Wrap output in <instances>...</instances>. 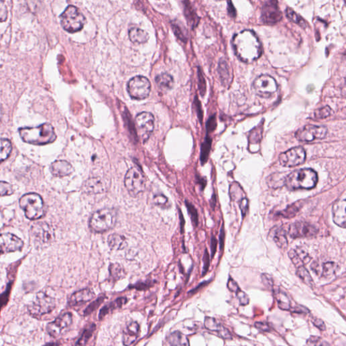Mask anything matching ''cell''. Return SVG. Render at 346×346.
<instances>
[{
	"label": "cell",
	"instance_id": "1",
	"mask_svg": "<svg viewBox=\"0 0 346 346\" xmlns=\"http://www.w3.org/2000/svg\"><path fill=\"white\" fill-rule=\"evenodd\" d=\"M236 56L245 63L258 59L262 54V45L258 36L251 30H244L236 34L232 41Z\"/></svg>",
	"mask_w": 346,
	"mask_h": 346
},
{
	"label": "cell",
	"instance_id": "2",
	"mask_svg": "<svg viewBox=\"0 0 346 346\" xmlns=\"http://www.w3.org/2000/svg\"><path fill=\"white\" fill-rule=\"evenodd\" d=\"M18 133L24 142L35 145H43L54 142L56 135L52 124L43 123L35 127H23Z\"/></svg>",
	"mask_w": 346,
	"mask_h": 346
},
{
	"label": "cell",
	"instance_id": "3",
	"mask_svg": "<svg viewBox=\"0 0 346 346\" xmlns=\"http://www.w3.org/2000/svg\"><path fill=\"white\" fill-rule=\"evenodd\" d=\"M318 182L317 173L311 168H303L292 172L286 177L285 185L289 190H311Z\"/></svg>",
	"mask_w": 346,
	"mask_h": 346
},
{
	"label": "cell",
	"instance_id": "4",
	"mask_svg": "<svg viewBox=\"0 0 346 346\" xmlns=\"http://www.w3.org/2000/svg\"><path fill=\"white\" fill-rule=\"evenodd\" d=\"M19 205L29 220H39L44 216V202L40 195L35 193L24 194L20 198Z\"/></svg>",
	"mask_w": 346,
	"mask_h": 346
},
{
	"label": "cell",
	"instance_id": "5",
	"mask_svg": "<svg viewBox=\"0 0 346 346\" xmlns=\"http://www.w3.org/2000/svg\"><path fill=\"white\" fill-rule=\"evenodd\" d=\"M117 221V213L114 209H103L95 212L90 220V228L92 231L102 233L112 230Z\"/></svg>",
	"mask_w": 346,
	"mask_h": 346
},
{
	"label": "cell",
	"instance_id": "6",
	"mask_svg": "<svg viewBox=\"0 0 346 346\" xmlns=\"http://www.w3.org/2000/svg\"><path fill=\"white\" fill-rule=\"evenodd\" d=\"M63 29L69 33H76L83 29L86 19L77 7L69 5L60 16Z\"/></svg>",
	"mask_w": 346,
	"mask_h": 346
},
{
	"label": "cell",
	"instance_id": "7",
	"mask_svg": "<svg viewBox=\"0 0 346 346\" xmlns=\"http://www.w3.org/2000/svg\"><path fill=\"white\" fill-rule=\"evenodd\" d=\"M56 300L45 292H40L36 295L33 302L28 306L31 315L35 317L50 313L56 308Z\"/></svg>",
	"mask_w": 346,
	"mask_h": 346
},
{
	"label": "cell",
	"instance_id": "8",
	"mask_svg": "<svg viewBox=\"0 0 346 346\" xmlns=\"http://www.w3.org/2000/svg\"><path fill=\"white\" fill-rule=\"evenodd\" d=\"M124 185L130 196L136 197L144 192L146 180L139 168L133 167L128 170L126 174Z\"/></svg>",
	"mask_w": 346,
	"mask_h": 346
},
{
	"label": "cell",
	"instance_id": "9",
	"mask_svg": "<svg viewBox=\"0 0 346 346\" xmlns=\"http://www.w3.org/2000/svg\"><path fill=\"white\" fill-rule=\"evenodd\" d=\"M126 89L132 99L142 100L150 94L151 84L146 77L136 76L128 81Z\"/></svg>",
	"mask_w": 346,
	"mask_h": 346
},
{
	"label": "cell",
	"instance_id": "10",
	"mask_svg": "<svg viewBox=\"0 0 346 346\" xmlns=\"http://www.w3.org/2000/svg\"><path fill=\"white\" fill-rule=\"evenodd\" d=\"M252 87L257 95L264 98L271 97L278 89L277 81L268 75H262L257 77Z\"/></svg>",
	"mask_w": 346,
	"mask_h": 346
},
{
	"label": "cell",
	"instance_id": "11",
	"mask_svg": "<svg viewBox=\"0 0 346 346\" xmlns=\"http://www.w3.org/2000/svg\"><path fill=\"white\" fill-rule=\"evenodd\" d=\"M135 124L137 134L143 142L150 137L154 128V117L150 113L143 112L137 115Z\"/></svg>",
	"mask_w": 346,
	"mask_h": 346
},
{
	"label": "cell",
	"instance_id": "12",
	"mask_svg": "<svg viewBox=\"0 0 346 346\" xmlns=\"http://www.w3.org/2000/svg\"><path fill=\"white\" fill-rule=\"evenodd\" d=\"M73 324L71 313H64L56 318V320L47 325L46 330L52 338H58L65 334Z\"/></svg>",
	"mask_w": 346,
	"mask_h": 346
},
{
	"label": "cell",
	"instance_id": "13",
	"mask_svg": "<svg viewBox=\"0 0 346 346\" xmlns=\"http://www.w3.org/2000/svg\"><path fill=\"white\" fill-rule=\"evenodd\" d=\"M327 133V128L323 126L308 124L297 130L296 137L303 142H311L316 139H322Z\"/></svg>",
	"mask_w": 346,
	"mask_h": 346
},
{
	"label": "cell",
	"instance_id": "14",
	"mask_svg": "<svg viewBox=\"0 0 346 346\" xmlns=\"http://www.w3.org/2000/svg\"><path fill=\"white\" fill-rule=\"evenodd\" d=\"M305 149L296 147L282 153L279 156V162L285 167H294L303 164L306 160Z\"/></svg>",
	"mask_w": 346,
	"mask_h": 346
},
{
	"label": "cell",
	"instance_id": "15",
	"mask_svg": "<svg viewBox=\"0 0 346 346\" xmlns=\"http://www.w3.org/2000/svg\"><path fill=\"white\" fill-rule=\"evenodd\" d=\"M31 232L35 242L40 244L51 243L55 238L52 229L45 222L34 223L31 226Z\"/></svg>",
	"mask_w": 346,
	"mask_h": 346
},
{
	"label": "cell",
	"instance_id": "16",
	"mask_svg": "<svg viewBox=\"0 0 346 346\" xmlns=\"http://www.w3.org/2000/svg\"><path fill=\"white\" fill-rule=\"evenodd\" d=\"M262 20L264 23L273 24L280 21L282 14L279 8L277 0H266L262 9Z\"/></svg>",
	"mask_w": 346,
	"mask_h": 346
},
{
	"label": "cell",
	"instance_id": "17",
	"mask_svg": "<svg viewBox=\"0 0 346 346\" xmlns=\"http://www.w3.org/2000/svg\"><path fill=\"white\" fill-rule=\"evenodd\" d=\"M0 246H1V254H4L21 250L24 246V242L14 234L6 232L1 235Z\"/></svg>",
	"mask_w": 346,
	"mask_h": 346
},
{
	"label": "cell",
	"instance_id": "18",
	"mask_svg": "<svg viewBox=\"0 0 346 346\" xmlns=\"http://www.w3.org/2000/svg\"><path fill=\"white\" fill-rule=\"evenodd\" d=\"M317 231V229L313 225L302 221L293 223L289 228V235L293 238L311 237Z\"/></svg>",
	"mask_w": 346,
	"mask_h": 346
},
{
	"label": "cell",
	"instance_id": "19",
	"mask_svg": "<svg viewBox=\"0 0 346 346\" xmlns=\"http://www.w3.org/2000/svg\"><path fill=\"white\" fill-rule=\"evenodd\" d=\"M332 214L337 226L346 228V200L337 202L333 207Z\"/></svg>",
	"mask_w": 346,
	"mask_h": 346
},
{
	"label": "cell",
	"instance_id": "20",
	"mask_svg": "<svg viewBox=\"0 0 346 346\" xmlns=\"http://www.w3.org/2000/svg\"><path fill=\"white\" fill-rule=\"evenodd\" d=\"M204 326L208 330L217 332L221 338L225 340L231 339L232 336L228 329L223 326L216 319L207 317L204 321Z\"/></svg>",
	"mask_w": 346,
	"mask_h": 346
},
{
	"label": "cell",
	"instance_id": "21",
	"mask_svg": "<svg viewBox=\"0 0 346 346\" xmlns=\"http://www.w3.org/2000/svg\"><path fill=\"white\" fill-rule=\"evenodd\" d=\"M50 171L55 177H65L73 173V168L65 160H57L51 164Z\"/></svg>",
	"mask_w": 346,
	"mask_h": 346
},
{
	"label": "cell",
	"instance_id": "22",
	"mask_svg": "<svg viewBox=\"0 0 346 346\" xmlns=\"http://www.w3.org/2000/svg\"><path fill=\"white\" fill-rule=\"evenodd\" d=\"M139 325L137 322H131L126 327L122 336V342L124 345L130 346L135 343L139 336Z\"/></svg>",
	"mask_w": 346,
	"mask_h": 346
},
{
	"label": "cell",
	"instance_id": "23",
	"mask_svg": "<svg viewBox=\"0 0 346 346\" xmlns=\"http://www.w3.org/2000/svg\"><path fill=\"white\" fill-rule=\"evenodd\" d=\"M95 297V294L90 289H84L74 293L69 299V304L73 306L90 302Z\"/></svg>",
	"mask_w": 346,
	"mask_h": 346
},
{
	"label": "cell",
	"instance_id": "24",
	"mask_svg": "<svg viewBox=\"0 0 346 346\" xmlns=\"http://www.w3.org/2000/svg\"><path fill=\"white\" fill-rule=\"evenodd\" d=\"M289 258L292 260L293 263L295 265L300 266H303L304 264L308 263L310 261L309 255L303 249L296 248L291 249L289 251Z\"/></svg>",
	"mask_w": 346,
	"mask_h": 346
},
{
	"label": "cell",
	"instance_id": "25",
	"mask_svg": "<svg viewBox=\"0 0 346 346\" xmlns=\"http://www.w3.org/2000/svg\"><path fill=\"white\" fill-rule=\"evenodd\" d=\"M84 191L88 194H102L107 191V186L100 179H91L86 181L84 185Z\"/></svg>",
	"mask_w": 346,
	"mask_h": 346
},
{
	"label": "cell",
	"instance_id": "26",
	"mask_svg": "<svg viewBox=\"0 0 346 346\" xmlns=\"http://www.w3.org/2000/svg\"><path fill=\"white\" fill-rule=\"evenodd\" d=\"M108 243L112 250H122L127 246V242L123 235L118 233L111 234L108 237Z\"/></svg>",
	"mask_w": 346,
	"mask_h": 346
},
{
	"label": "cell",
	"instance_id": "27",
	"mask_svg": "<svg viewBox=\"0 0 346 346\" xmlns=\"http://www.w3.org/2000/svg\"><path fill=\"white\" fill-rule=\"evenodd\" d=\"M156 83L159 89L164 92L171 90L174 86L173 77L168 73H162L156 77Z\"/></svg>",
	"mask_w": 346,
	"mask_h": 346
},
{
	"label": "cell",
	"instance_id": "28",
	"mask_svg": "<svg viewBox=\"0 0 346 346\" xmlns=\"http://www.w3.org/2000/svg\"><path fill=\"white\" fill-rule=\"evenodd\" d=\"M128 36L130 41L135 43H144L149 39L148 34L143 30L139 28H131L128 32Z\"/></svg>",
	"mask_w": 346,
	"mask_h": 346
},
{
	"label": "cell",
	"instance_id": "29",
	"mask_svg": "<svg viewBox=\"0 0 346 346\" xmlns=\"http://www.w3.org/2000/svg\"><path fill=\"white\" fill-rule=\"evenodd\" d=\"M168 344L171 346H189L188 338L179 332H175L168 335L166 338Z\"/></svg>",
	"mask_w": 346,
	"mask_h": 346
},
{
	"label": "cell",
	"instance_id": "30",
	"mask_svg": "<svg viewBox=\"0 0 346 346\" xmlns=\"http://www.w3.org/2000/svg\"><path fill=\"white\" fill-rule=\"evenodd\" d=\"M110 275L113 281H118L125 277V271L120 264H111L109 267Z\"/></svg>",
	"mask_w": 346,
	"mask_h": 346
},
{
	"label": "cell",
	"instance_id": "31",
	"mask_svg": "<svg viewBox=\"0 0 346 346\" xmlns=\"http://www.w3.org/2000/svg\"><path fill=\"white\" fill-rule=\"evenodd\" d=\"M274 241L276 244L281 249L286 248L287 247V239L286 232L282 228L278 229L274 232Z\"/></svg>",
	"mask_w": 346,
	"mask_h": 346
},
{
	"label": "cell",
	"instance_id": "32",
	"mask_svg": "<svg viewBox=\"0 0 346 346\" xmlns=\"http://www.w3.org/2000/svg\"><path fill=\"white\" fill-rule=\"evenodd\" d=\"M126 302V299L124 298H120L117 299L116 301L111 302L109 305L106 306L102 310L100 314V319H101L102 318L105 317L107 315L110 311H112L113 309H116V308H120L121 306L125 304Z\"/></svg>",
	"mask_w": 346,
	"mask_h": 346
},
{
	"label": "cell",
	"instance_id": "33",
	"mask_svg": "<svg viewBox=\"0 0 346 346\" xmlns=\"http://www.w3.org/2000/svg\"><path fill=\"white\" fill-rule=\"evenodd\" d=\"M12 152V145L8 139H1V152H0V160L1 162L6 160Z\"/></svg>",
	"mask_w": 346,
	"mask_h": 346
},
{
	"label": "cell",
	"instance_id": "34",
	"mask_svg": "<svg viewBox=\"0 0 346 346\" xmlns=\"http://www.w3.org/2000/svg\"><path fill=\"white\" fill-rule=\"evenodd\" d=\"M276 300L278 302V305L279 308L282 310H289L291 308L290 301H289L288 297L285 293L281 292H277L275 294Z\"/></svg>",
	"mask_w": 346,
	"mask_h": 346
},
{
	"label": "cell",
	"instance_id": "35",
	"mask_svg": "<svg viewBox=\"0 0 346 346\" xmlns=\"http://www.w3.org/2000/svg\"><path fill=\"white\" fill-rule=\"evenodd\" d=\"M185 14L188 22L192 26L196 25L198 22V16L196 12L193 10V7L189 3L188 0L185 1Z\"/></svg>",
	"mask_w": 346,
	"mask_h": 346
},
{
	"label": "cell",
	"instance_id": "36",
	"mask_svg": "<svg viewBox=\"0 0 346 346\" xmlns=\"http://www.w3.org/2000/svg\"><path fill=\"white\" fill-rule=\"evenodd\" d=\"M285 180H286V177L282 176L281 174H277V175H271L268 180V184L273 188H281V186L285 185Z\"/></svg>",
	"mask_w": 346,
	"mask_h": 346
},
{
	"label": "cell",
	"instance_id": "37",
	"mask_svg": "<svg viewBox=\"0 0 346 346\" xmlns=\"http://www.w3.org/2000/svg\"><path fill=\"white\" fill-rule=\"evenodd\" d=\"M297 275L298 277L302 280L303 282L305 283L306 284L310 285V286H313V280L312 279L311 275L308 273V270L304 267L303 266H300L298 267V271H297Z\"/></svg>",
	"mask_w": 346,
	"mask_h": 346
},
{
	"label": "cell",
	"instance_id": "38",
	"mask_svg": "<svg viewBox=\"0 0 346 346\" xmlns=\"http://www.w3.org/2000/svg\"><path fill=\"white\" fill-rule=\"evenodd\" d=\"M286 15L289 20H292L294 23L299 24L302 27H306V23L301 16L296 14L294 10L291 8H287L286 10Z\"/></svg>",
	"mask_w": 346,
	"mask_h": 346
},
{
	"label": "cell",
	"instance_id": "39",
	"mask_svg": "<svg viewBox=\"0 0 346 346\" xmlns=\"http://www.w3.org/2000/svg\"><path fill=\"white\" fill-rule=\"evenodd\" d=\"M185 204H186V207L188 210L189 215H190L191 219H192L193 224H194V227H198V221H198L197 210L196 209V208H195L192 204L189 203L188 202H186Z\"/></svg>",
	"mask_w": 346,
	"mask_h": 346
},
{
	"label": "cell",
	"instance_id": "40",
	"mask_svg": "<svg viewBox=\"0 0 346 346\" xmlns=\"http://www.w3.org/2000/svg\"><path fill=\"white\" fill-rule=\"evenodd\" d=\"M323 275L325 277H331L336 273L337 264L334 262H327L323 266Z\"/></svg>",
	"mask_w": 346,
	"mask_h": 346
},
{
	"label": "cell",
	"instance_id": "41",
	"mask_svg": "<svg viewBox=\"0 0 346 346\" xmlns=\"http://www.w3.org/2000/svg\"><path fill=\"white\" fill-rule=\"evenodd\" d=\"M94 330H95V325H93L90 327H89L88 330L85 331L83 336H81V339L77 342V345H85V344H86L87 342H88V340L92 337Z\"/></svg>",
	"mask_w": 346,
	"mask_h": 346
},
{
	"label": "cell",
	"instance_id": "42",
	"mask_svg": "<svg viewBox=\"0 0 346 346\" xmlns=\"http://www.w3.org/2000/svg\"><path fill=\"white\" fill-rule=\"evenodd\" d=\"M1 196H10L14 193V190L10 183L1 181Z\"/></svg>",
	"mask_w": 346,
	"mask_h": 346
},
{
	"label": "cell",
	"instance_id": "43",
	"mask_svg": "<svg viewBox=\"0 0 346 346\" xmlns=\"http://www.w3.org/2000/svg\"><path fill=\"white\" fill-rule=\"evenodd\" d=\"M235 294L241 305L245 306L249 304V298L248 296H247L245 292H243V291L241 290V289H239V290H237V292H235Z\"/></svg>",
	"mask_w": 346,
	"mask_h": 346
},
{
	"label": "cell",
	"instance_id": "44",
	"mask_svg": "<svg viewBox=\"0 0 346 346\" xmlns=\"http://www.w3.org/2000/svg\"><path fill=\"white\" fill-rule=\"evenodd\" d=\"M331 112L332 110L329 107L322 108L315 112V116L319 119L327 118L331 115Z\"/></svg>",
	"mask_w": 346,
	"mask_h": 346
},
{
	"label": "cell",
	"instance_id": "45",
	"mask_svg": "<svg viewBox=\"0 0 346 346\" xmlns=\"http://www.w3.org/2000/svg\"><path fill=\"white\" fill-rule=\"evenodd\" d=\"M203 262H204V267L203 272H202V275H205L207 273L208 270L209 269L210 266V257L209 252H208L207 249H205V252H204V255L203 257Z\"/></svg>",
	"mask_w": 346,
	"mask_h": 346
},
{
	"label": "cell",
	"instance_id": "46",
	"mask_svg": "<svg viewBox=\"0 0 346 346\" xmlns=\"http://www.w3.org/2000/svg\"><path fill=\"white\" fill-rule=\"evenodd\" d=\"M154 202L158 207H164L168 203V199L163 195H158V196H155Z\"/></svg>",
	"mask_w": 346,
	"mask_h": 346
},
{
	"label": "cell",
	"instance_id": "47",
	"mask_svg": "<svg viewBox=\"0 0 346 346\" xmlns=\"http://www.w3.org/2000/svg\"><path fill=\"white\" fill-rule=\"evenodd\" d=\"M173 26L174 31H175L176 35H177L179 38L182 39V40H183L184 39H186L185 33H183V30H181V29H182V28H181V26L177 23V22H175V23L173 24Z\"/></svg>",
	"mask_w": 346,
	"mask_h": 346
},
{
	"label": "cell",
	"instance_id": "48",
	"mask_svg": "<svg viewBox=\"0 0 346 346\" xmlns=\"http://www.w3.org/2000/svg\"><path fill=\"white\" fill-rule=\"evenodd\" d=\"M297 211H298V210H297L296 208L294 207H291L285 210V211L281 212L280 215H282V216L285 217V218H289V217H293V216H294Z\"/></svg>",
	"mask_w": 346,
	"mask_h": 346
},
{
	"label": "cell",
	"instance_id": "49",
	"mask_svg": "<svg viewBox=\"0 0 346 346\" xmlns=\"http://www.w3.org/2000/svg\"><path fill=\"white\" fill-rule=\"evenodd\" d=\"M261 279H262V283L265 285L266 287H269L271 288L273 286V281L271 277L268 274H263L261 276Z\"/></svg>",
	"mask_w": 346,
	"mask_h": 346
},
{
	"label": "cell",
	"instance_id": "50",
	"mask_svg": "<svg viewBox=\"0 0 346 346\" xmlns=\"http://www.w3.org/2000/svg\"><path fill=\"white\" fill-rule=\"evenodd\" d=\"M240 209H241L242 215L244 217L245 214H246L247 209H248L249 202L247 198H242L241 202H240Z\"/></svg>",
	"mask_w": 346,
	"mask_h": 346
},
{
	"label": "cell",
	"instance_id": "51",
	"mask_svg": "<svg viewBox=\"0 0 346 346\" xmlns=\"http://www.w3.org/2000/svg\"><path fill=\"white\" fill-rule=\"evenodd\" d=\"M228 287L231 292L234 293H235L240 289L239 285H237V283H236L232 278H230V279H229Z\"/></svg>",
	"mask_w": 346,
	"mask_h": 346
},
{
	"label": "cell",
	"instance_id": "52",
	"mask_svg": "<svg viewBox=\"0 0 346 346\" xmlns=\"http://www.w3.org/2000/svg\"><path fill=\"white\" fill-rule=\"evenodd\" d=\"M307 344L308 345H325V343L322 342V340L320 338H317V337H311L309 340H308Z\"/></svg>",
	"mask_w": 346,
	"mask_h": 346
},
{
	"label": "cell",
	"instance_id": "53",
	"mask_svg": "<svg viewBox=\"0 0 346 346\" xmlns=\"http://www.w3.org/2000/svg\"><path fill=\"white\" fill-rule=\"evenodd\" d=\"M217 240L216 238L214 237H212L211 239V256L212 258H213L214 256H215V254H216V251H217Z\"/></svg>",
	"mask_w": 346,
	"mask_h": 346
},
{
	"label": "cell",
	"instance_id": "54",
	"mask_svg": "<svg viewBox=\"0 0 346 346\" xmlns=\"http://www.w3.org/2000/svg\"><path fill=\"white\" fill-rule=\"evenodd\" d=\"M255 327L258 329L259 330L262 331V332H268V331H270L269 326L264 323H255Z\"/></svg>",
	"mask_w": 346,
	"mask_h": 346
},
{
	"label": "cell",
	"instance_id": "55",
	"mask_svg": "<svg viewBox=\"0 0 346 346\" xmlns=\"http://www.w3.org/2000/svg\"><path fill=\"white\" fill-rule=\"evenodd\" d=\"M313 323L315 324V326H317L318 328L320 329L321 330H325V326L324 323L320 319H315L313 320Z\"/></svg>",
	"mask_w": 346,
	"mask_h": 346
},
{
	"label": "cell",
	"instance_id": "56",
	"mask_svg": "<svg viewBox=\"0 0 346 346\" xmlns=\"http://www.w3.org/2000/svg\"><path fill=\"white\" fill-rule=\"evenodd\" d=\"M224 238H225V231L224 228H223V226L221 228L220 236H219V241H220V248L221 250H223V247H224Z\"/></svg>",
	"mask_w": 346,
	"mask_h": 346
}]
</instances>
